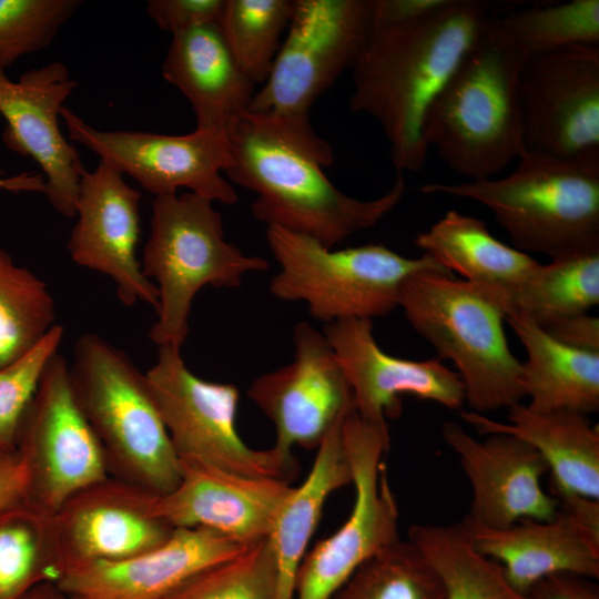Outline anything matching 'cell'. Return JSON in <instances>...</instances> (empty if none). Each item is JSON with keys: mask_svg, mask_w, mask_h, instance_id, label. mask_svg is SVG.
Returning <instances> with one entry per match:
<instances>
[{"mask_svg": "<svg viewBox=\"0 0 599 599\" xmlns=\"http://www.w3.org/2000/svg\"><path fill=\"white\" fill-rule=\"evenodd\" d=\"M344 418L316 448L309 474L298 487H292L267 537L277 567L278 599H295L297 570L323 507L335 490L352 484V468L342 435Z\"/></svg>", "mask_w": 599, "mask_h": 599, "instance_id": "cell-27", "label": "cell"}, {"mask_svg": "<svg viewBox=\"0 0 599 599\" xmlns=\"http://www.w3.org/2000/svg\"><path fill=\"white\" fill-rule=\"evenodd\" d=\"M266 241L280 270L270 292L277 298L304 302L326 324L386 316L398 307L407 277L424 271L448 273L433 257L408 258L383 244L343 250L277 226H266Z\"/></svg>", "mask_w": 599, "mask_h": 599, "instance_id": "cell-8", "label": "cell"}, {"mask_svg": "<svg viewBox=\"0 0 599 599\" xmlns=\"http://www.w3.org/2000/svg\"><path fill=\"white\" fill-rule=\"evenodd\" d=\"M226 133L232 162L225 173L256 194L251 212L266 226L302 234L333 248L376 225L403 199V173L374 200H358L338 190L323 171L333 164V150L315 132L309 113L247 110Z\"/></svg>", "mask_w": 599, "mask_h": 599, "instance_id": "cell-1", "label": "cell"}, {"mask_svg": "<svg viewBox=\"0 0 599 599\" xmlns=\"http://www.w3.org/2000/svg\"><path fill=\"white\" fill-rule=\"evenodd\" d=\"M162 75L190 101L197 130L227 132L255 93L256 84L237 65L219 23L172 34Z\"/></svg>", "mask_w": 599, "mask_h": 599, "instance_id": "cell-24", "label": "cell"}, {"mask_svg": "<svg viewBox=\"0 0 599 599\" xmlns=\"http://www.w3.org/2000/svg\"><path fill=\"white\" fill-rule=\"evenodd\" d=\"M30 474L18 449L0 454V516L29 504Z\"/></svg>", "mask_w": 599, "mask_h": 599, "instance_id": "cell-40", "label": "cell"}, {"mask_svg": "<svg viewBox=\"0 0 599 599\" xmlns=\"http://www.w3.org/2000/svg\"><path fill=\"white\" fill-rule=\"evenodd\" d=\"M69 372L109 471L154 495L172 491L181 479L180 459L145 374L122 349L93 333L75 342Z\"/></svg>", "mask_w": 599, "mask_h": 599, "instance_id": "cell-6", "label": "cell"}, {"mask_svg": "<svg viewBox=\"0 0 599 599\" xmlns=\"http://www.w3.org/2000/svg\"><path fill=\"white\" fill-rule=\"evenodd\" d=\"M54 325L47 284L0 246V367L28 353Z\"/></svg>", "mask_w": 599, "mask_h": 599, "instance_id": "cell-33", "label": "cell"}, {"mask_svg": "<svg viewBox=\"0 0 599 599\" xmlns=\"http://www.w3.org/2000/svg\"><path fill=\"white\" fill-rule=\"evenodd\" d=\"M294 0H225L220 28L240 69L255 83L267 79Z\"/></svg>", "mask_w": 599, "mask_h": 599, "instance_id": "cell-34", "label": "cell"}, {"mask_svg": "<svg viewBox=\"0 0 599 599\" xmlns=\"http://www.w3.org/2000/svg\"><path fill=\"white\" fill-rule=\"evenodd\" d=\"M277 567L268 538L219 564L169 599H278Z\"/></svg>", "mask_w": 599, "mask_h": 599, "instance_id": "cell-36", "label": "cell"}, {"mask_svg": "<svg viewBox=\"0 0 599 599\" xmlns=\"http://www.w3.org/2000/svg\"><path fill=\"white\" fill-rule=\"evenodd\" d=\"M62 337L63 327L57 324L28 353L0 367V454L17 449L22 418Z\"/></svg>", "mask_w": 599, "mask_h": 599, "instance_id": "cell-38", "label": "cell"}, {"mask_svg": "<svg viewBox=\"0 0 599 599\" xmlns=\"http://www.w3.org/2000/svg\"><path fill=\"white\" fill-rule=\"evenodd\" d=\"M17 449L29 468V504L49 515L109 478L103 447L74 396L69 363L59 353L45 366L22 418Z\"/></svg>", "mask_w": 599, "mask_h": 599, "instance_id": "cell-11", "label": "cell"}, {"mask_svg": "<svg viewBox=\"0 0 599 599\" xmlns=\"http://www.w3.org/2000/svg\"><path fill=\"white\" fill-rule=\"evenodd\" d=\"M507 423L471 410L461 418L481 434H506L532 446L551 471L552 494L599 500V428L587 415L571 410L536 412L510 407Z\"/></svg>", "mask_w": 599, "mask_h": 599, "instance_id": "cell-25", "label": "cell"}, {"mask_svg": "<svg viewBox=\"0 0 599 599\" xmlns=\"http://www.w3.org/2000/svg\"><path fill=\"white\" fill-rule=\"evenodd\" d=\"M373 0H294L272 70L248 111L309 113L316 99L352 69L368 35Z\"/></svg>", "mask_w": 599, "mask_h": 599, "instance_id": "cell-12", "label": "cell"}, {"mask_svg": "<svg viewBox=\"0 0 599 599\" xmlns=\"http://www.w3.org/2000/svg\"><path fill=\"white\" fill-rule=\"evenodd\" d=\"M146 494L108 478L78 493L53 514L58 579L74 566L126 559L163 544L174 528L150 512Z\"/></svg>", "mask_w": 599, "mask_h": 599, "instance_id": "cell-21", "label": "cell"}, {"mask_svg": "<svg viewBox=\"0 0 599 599\" xmlns=\"http://www.w3.org/2000/svg\"><path fill=\"white\" fill-rule=\"evenodd\" d=\"M439 577L408 539L362 565L332 599H444Z\"/></svg>", "mask_w": 599, "mask_h": 599, "instance_id": "cell-35", "label": "cell"}, {"mask_svg": "<svg viewBox=\"0 0 599 599\" xmlns=\"http://www.w3.org/2000/svg\"><path fill=\"white\" fill-rule=\"evenodd\" d=\"M141 193L122 173L101 161L81 174L75 215L68 250L80 266L103 273L115 284L121 303L159 305L156 285L144 275L136 258L140 240Z\"/></svg>", "mask_w": 599, "mask_h": 599, "instance_id": "cell-18", "label": "cell"}, {"mask_svg": "<svg viewBox=\"0 0 599 599\" xmlns=\"http://www.w3.org/2000/svg\"><path fill=\"white\" fill-rule=\"evenodd\" d=\"M398 307L438 359L455 364L471 412L520 404L521 362L508 345L506 313L496 292L449 273L424 271L405 280Z\"/></svg>", "mask_w": 599, "mask_h": 599, "instance_id": "cell-5", "label": "cell"}, {"mask_svg": "<svg viewBox=\"0 0 599 599\" xmlns=\"http://www.w3.org/2000/svg\"><path fill=\"white\" fill-rule=\"evenodd\" d=\"M225 0H149L146 12L156 26L171 34L220 23Z\"/></svg>", "mask_w": 599, "mask_h": 599, "instance_id": "cell-39", "label": "cell"}, {"mask_svg": "<svg viewBox=\"0 0 599 599\" xmlns=\"http://www.w3.org/2000/svg\"><path fill=\"white\" fill-rule=\"evenodd\" d=\"M42 173L23 172L12 176H0V189L11 192H44Z\"/></svg>", "mask_w": 599, "mask_h": 599, "instance_id": "cell-43", "label": "cell"}, {"mask_svg": "<svg viewBox=\"0 0 599 599\" xmlns=\"http://www.w3.org/2000/svg\"><path fill=\"white\" fill-rule=\"evenodd\" d=\"M525 597L526 599H599V593L585 578L554 575L534 585Z\"/></svg>", "mask_w": 599, "mask_h": 599, "instance_id": "cell-42", "label": "cell"}, {"mask_svg": "<svg viewBox=\"0 0 599 599\" xmlns=\"http://www.w3.org/2000/svg\"><path fill=\"white\" fill-rule=\"evenodd\" d=\"M181 479L164 495L148 491L150 512L172 528H206L250 546L268 537L292 486L179 458Z\"/></svg>", "mask_w": 599, "mask_h": 599, "instance_id": "cell-19", "label": "cell"}, {"mask_svg": "<svg viewBox=\"0 0 599 599\" xmlns=\"http://www.w3.org/2000/svg\"><path fill=\"white\" fill-rule=\"evenodd\" d=\"M495 13L488 1L440 0L415 18L372 20L352 67L349 104L379 123L397 173L424 166L427 111Z\"/></svg>", "mask_w": 599, "mask_h": 599, "instance_id": "cell-2", "label": "cell"}, {"mask_svg": "<svg viewBox=\"0 0 599 599\" xmlns=\"http://www.w3.org/2000/svg\"><path fill=\"white\" fill-rule=\"evenodd\" d=\"M498 13V12H497ZM495 13L427 111L428 149L469 181L494 179L525 151L518 77L526 57Z\"/></svg>", "mask_w": 599, "mask_h": 599, "instance_id": "cell-3", "label": "cell"}, {"mask_svg": "<svg viewBox=\"0 0 599 599\" xmlns=\"http://www.w3.org/2000/svg\"><path fill=\"white\" fill-rule=\"evenodd\" d=\"M558 504L549 520H520L506 528L461 521L475 549L500 565L519 593L544 578L599 577V500L575 494L552 495Z\"/></svg>", "mask_w": 599, "mask_h": 599, "instance_id": "cell-16", "label": "cell"}, {"mask_svg": "<svg viewBox=\"0 0 599 599\" xmlns=\"http://www.w3.org/2000/svg\"><path fill=\"white\" fill-rule=\"evenodd\" d=\"M51 517L29 504L0 516V599L57 581Z\"/></svg>", "mask_w": 599, "mask_h": 599, "instance_id": "cell-32", "label": "cell"}, {"mask_svg": "<svg viewBox=\"0 0 599 599\" xmlns=\"http://www.w3.org/2000/svg\"><path fill=\"white\" fill-rule=\"evenodd\" d=\"M408 540L436 571L444 599H526L509 585L499 564L475 549L463 522L414 524Z\"/></svg>", "mask_w": 599, "mask_h": 599, "instance_id": "cell-30", "label": "cell"}, {"mask_svg": "<svg viewBox=\"0 0 599 599\" xmlns=\"http://www.w3.org/2000/svg\"><path fill=\"white\" fill-rule=\"evenodd\" d=\"M146 382L179 458H192L247 477L293 480V453L254 449L236 429L240 392L233 384L205 380L184 363L181 348L160 346Z\"/></svg>", "mask_w": 599, "mask_h": 599, "instance_id": "cell-9", "label": "cell"}, {"mask_svg": "<svg viewBox=\"0 0 599 599\" xmlns=\"http://www.w3.org/2000/svg\"><path fill=\"white\" fill-rule=\"evenodd\" d=\"M79 0H0V71L47 48L81 6Z\"/></svg>", "mask_w": 599, "mask_h": 599, "instance_id": "cell-37", "label": "cell"}, {"mask_svg": "<svg viewBox=\"0 0 599 599\" xmlns=\"http://www.w3.org/2000/svg\"><path fill=\"white\" fill-rule=\"evenodd\" d=\"M415 245L447 272L504 295L516 287L538 264L527 253L491 235L480 219L449 210Z\"/></svg>", "mask_w": 599, "mask_h": 599, "instance_id": "cell-28", "label": "cell"}, {"mask_svg": "<svg viewBox=\"0 0 599 599\" xmlns=\"http://www.w3.org/2000/svg\"><path fill=\"white\" fill-rule=\"evenodd\" d=\"M21 599H74L63 592L55 582H43L27 592Z\"/></svg>", "mask_w": 599, "mask_h": 599, "instance_id": "cell-44", "label": "cell"}, {"mask_svg": "<svg viewBox=\"0 0 599 599\" xmlns=\"http://www.w3.org/2000/svg\"><path fill=\"white\" fill-rule=\"evenodd\" d=\"M496 21L526 58L570 47H599V0L511 8L498 12Z\"/></svg>", "mask_w": 599, "mask_h": 599, "instance_id": "cell-31", "label": "cell"}, {"mask_svg": "<svg viewBox=\"0 0 599 599\" xmlns=\"http://www.w3.org/2000/svg\"><path fill=\"white\" fill-rule=\"evenodd\" d=\"M75 599V598H74Z\"/></svg>", "mask_w": 599, "mask_h": 599, "instance_id": "cell-45", "label": "cell"}, {"mask_svg": "<svg viewBox=\"0 0 599 599\" xmlns=\"http://www.w3.org/2000/svg\"><path fill=\"white\" fill-rule=\"evenodd\" d=\"M342 435L355 489L352 511L329 537L304 556L296 575L295 599H332L354 572L399 538V511L384 456L388 426L363 419L353 408Z\"/></svg>", "mask_w": 599, "mask_h": 599, "instance_id": "cell-10", "label": "cell"}, {"mask_svg": "<svg viewBox=\"0 0 599 599\" xmlns=\"http://www.w3.org/2000/svg\"><path fill=\"white\" fill-rule=\"evenodd\" d=\"M77 87L68 68L59 61L31 69L18 81L0 71V114L7 121L3 142L41 167L45 181L43 194L65 217L75 216L81 174L85 169L79 152L62 134L58 118Z\"/></svg>", "mask_w": 599, "mask_h": 599, "instance_id": "cell-17", "label": "cell"}, {"mask_svg": "<svg viewBox=\"0 0 599 599\" xmlns=\"http://www.w3.org/2000/svg\"><path fill=\"white\" fill-rule=\"evenodd\" d=\"M500 298L506 314L520 315L541 327L587 313L599 304V251L539 263Z\"/></svg>", "mask_w": 599, "mask_h": 599, "instance_id": "cell-29", "label": "cell"}, {"mask_svg": "<svg viewBox=\"0 0 599 599\" xmlns=\"http://www.w3.org/2000/svg\"><path fill=\"white\" fill-rule=\"evenodd\" d=\"M250 546L202 527L174 528L153 549L122 560L74 566L55 583L75 599H169L203 571Z\"/></svg>", "mask_w": 599, "mask_h": 599, "instance_id": "cell-23", "label": "cell"}, {"mask_svg": "<svg viewBox=\"0 0 599 599\" xmlns=\"http://www.w3.org/2000/svg\"><path fill=\"white\" fill-rule=\"evenodd\" d=\"M141 267L158 283V318L149 336L159 347L181 348L192 302L202 287L236 288L245 274L266 271L270 264L225 241L222 216L212 201L185 192L155 196Z\"/></svg>", "mask_w": 599, "mask_h": 599, "instance_id": "cell-7", "label": "cell"}, {"mask_svg": "<svg viewBox=\"0 0 599 599\" xmlns=\"http://www.w3.org/2000/svg\"><path fill=\"white\" fill-rule=\"evenodd\" d=\"M505 321L527 352L521 383L530 409L585 415L599 409V353L567 346L520 315L508 313Z\"/></svg>", "mask_w": 599, "mask_h": 599, "instance_id": "cell-26", "label": "cell"}, {"mask_svg": "<svg viewBox=\"0 0 599 599\" xmlns=\"http://www.w3.org/2000/svg\"><path fill=\"white\" fill-rule=\"evenodd\" d=\"M329 342L363 419L386 425L402 413L400 396L408 394L448 409H460L465 390L457 372L440 359L410 361L392 356L377 344L373 321L349 318L328 323Z\"/></svg>", "mask_w": 599, "mask_h": 599, "instance_id": "cell-20", "label": "cell"}, {"mask_svg": "<svg viewBox=\"0 0 599 599\" xmlns=\"http://www.w3.org/2000/svg\"><path fill=\"white\" fill-rule=\"evenodd\" d=\"M294 359L254 378L250 399L274 424V447L317 448L353 408V394L324 333L307 322L293 331Z\"/></svg>", "mask_w": 599, "mask_h": 599, "instance_id": "cell-15", "label": "cell"}, {"mask_svg": "<svg viewBox=\"0 0 599 599\" xmlns=\"http://www.w3.org/2000/svg\"><path fill=\"white\" fill-rule=\"evenodd\" d=\"M525 151L559 159L599 156V47L526 59L517 84Z\"/></svg>", "mask_w": 599, "mask_h": 599, "instance_id": "cell-13", "label": "cell"}, {"mask_svg": "<svg viewBox=\"0 0 599 599\" xmlns=\"http://www.w3.org/2000/svg\"><path fill=\"white\" fill-rule=\"evenodd\" d=\"M420 191L484 204L519 251L551 260L599 251V156L525 152L504 177L427 183Z\"/></svg>", "mask_w": 599, "mask_h": 599, "instance_id": "cell-4", "label": "cell"}, {"mask_svg": "<svg viewBox=\"0 0 599 599\" xmlns=\"http://www.w3.org/2000/svg\"><path fill=\"white\" fill-rule=\"evenodd\" d=\"M542 328L567 346L599 353V318L597 316L588 313L578 314L552 321Z\"/></svg>", "mask_w": 599, "mask_h": 599, "instance_id": "cell-41", "label": "cell"}, {"mask_svg": "<svg viewBox=\"0 0 599 599\" xmlns=\"http://www.w3.org/2000/svg\"><path fill=\"white\" fill-rule=\"evenodd\" d=\"M69 138L101 161L133 177L155 196L185 187L210 201L235 204V189L221 174L232 162L227 133L197 130L183 135L142 131H102L69 108L60 111Z\"/></svg>", "mask_w": 599, "mask_h": 599, "instance_id": "cell-14", "label": "cell"}, {"mask_svg": "<svg viewBox=\"0 0 599 599\" xmlns=\"http://www.w3.org/2000/svg\"><path fill=\"white\" fill-rule=\"evenodd\" d=\"M441 435L471 487L468 521L498 529L556 516L557 500L541 487V477L549 469L532 446L506 434L478 440L455 422H445Z\"/></svg>", "mask_w": 599, "mask_h": 599, "instance_id": "cell-22", "label": "cell"}]
</instances>
